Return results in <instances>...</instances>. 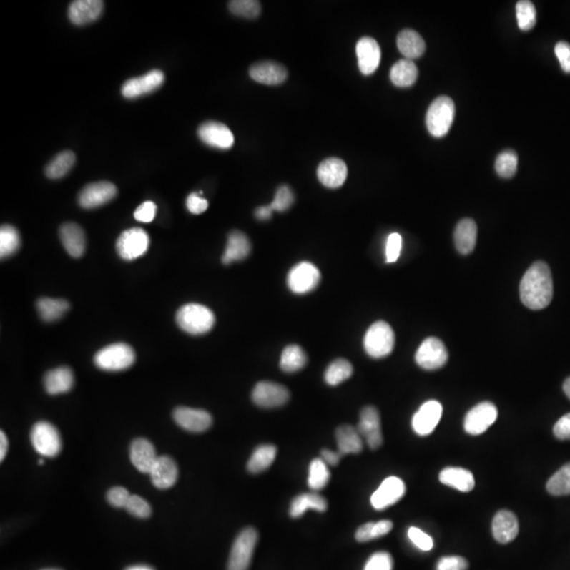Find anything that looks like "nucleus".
<instances>
[{
    "label": "nucleus",
    "mask_w": 570,
    "mask_h": 570,
    "mask_svg": "<svg viewBox=\"0 0 570 570\" xmlns=\"http://www.w3.org/2000/svg\"><path fill=\"white\" fill-rule=\"evenodd\" d=\"M313 428V410L305 402L282 407L268 423V438L284 446H301Z\"/></svg>",
    "instance_id": "obj_12"
},
{
    "label": "nucleus",
    "mask_w": 570,
    "mask_h": 570,
    "mask_svg": "<svg viewBox=\"0 0 570 570\" xmlns=\"http://www.w3.org/2000/svg\"><path fill=\"white\" fill-rule=\"evenodd\" d=\"M330 161L322 140H305L279 155L261 157L245 169L244 188L252 197H273L315 180Z\"/></svg>",
    "instance_id": "obj_2"
},
{
    "label": "nucleus",
    "mask_w": 570,
    "mask_h": 570,
    "mask_svg": "<svg viewBox=\"0 0 570 570\" xmlns=\"http://www.w3.org/2000/svg\"><path fill=\"white\" fill-rule=\"evenodd\" d=\"M546 416L541 414V410H532V412H520L511 419V435L520 442H534L543 435L546 429Z\"/></svg>",
    "instance_id": "obj_15"
},
{
    "label": "nucleus",
    "mask_w": 570,
    "mask_h": 570,
    "mask_svg": "<svg viewBox=\"0 0 570 570\" xmlns=\"http://www.w3.org/2000/svg\"><path fill=\"white\" fill-rule=\"evenodd\" d=\"M150 326V308L144 303L117 306L91 334V348L100 357H119L142 341Z\"/></svg>",
    "instance_id": "obj_9"
},
{
    "label": "nucleus",
    "mask_w": 570,
    "mask_h": 570,
    "mask_svg": "<svg viewBox=\"0 0 570 570\" xmlns=\"http://www.w3.org/2000/svg\"><path fill=\"white\" fill-rule=\"evenodd\" d=\"M121 482L134 505L146 515H161L171 499V471L159 450L131 446L119 459Z\"/></svg>",
    "instance_id": "obj_8"
},
{
    "label": "nucleus",
    "mask_w": 570,
    "mask_h": 570,
    "mask_svg": "<svg viewBox=\"0 0 570 570\" xmlns=\"http://www.w3.org/2000/svg\"><path fill=\"white\" fill-rule=\"evenodd\" d=\"M501 503L503 489L497 473L484 463L468 461L456 469L444 524L454 530L471 522H484L499 511Z\"/></svg>",
    "instance_id": "obj_7"
},
{
    "label": "nucleus",
    "mask_w": 570,
    "mask_h": 570,
    "mask_svg": "<svg viewBox=\"0 0 570 570\" xmlns=\"http://www.w3.org/2000/svg\"><path fill=\"white\" fill-rule=\"evenodd\" d=\"M298 489V469L284 456L271 454L249 461L239 471L233 484V503L247 520L263 522L289 510Z\"/></svg>",
    "instance_id": "obj_1"
},
{
    "label": "nucleus",
    "mask_w": 570,
    "mask_h": 570,
    "mask_svg": "<svg viewBox=\"0 0 570 570\" xmlns=\"http://www.w3.org/2000/svg\"><path fill=\"white\" fill-rule=\"evenodd\" d=\"M41 494V471L21 450H4L0 459V511L4 518L30 508Z\"/></svg>",
    "instance_id": "obj_10"
},
{
    "label": "nucleus",
    "mask_w": 570,
    "mask_h": 570,
    "mask_svg": "<svg viewBox=\"0 0 570 570\" xmlns=\"http://www.w3.org/2000/svg\"><path fill=\"white\" fill-rule=\"evenodd\" d=\"M404 385H385L379 389L372 400V412L376 421L387 429L406 428L416 416V402L402 393Z\"/></svg>",
    "instance_id": "obj_13"
},
{
    "label": "nucleus",
    "mask_w": 570,
    "mask_h": 570,
    "mask_svg": "<svg viewBox=\"0 0 570 570\" xmlns=\"http://www.w3.org/2000/svg\"><path fill=\"white\" fill-rule=\"evenodd\" d=\"M499 150L513 165L550 171L570 164V136L548 122H520L501 134Z\"/></svg>",
    "instance_id": "obj_6"
},
{
    "label": "nucleus",
    "mask_w": 570,
    "mask_h": 570,
    "mask_svg": "<svg viewBox=\"0 0 570 570\" xmlns=\"http://www.w3.org/2000/svg\"><path fill=\"white\" fill-rule=\"evenodd\" d=\"M456 16L468 30L489 37H511L522 26V9L511 0H465Z\"/></svg>",
    "instance_id": "obj_11"
},
{
    "label": "nucleus",
    "mask_w": 570,
    "mask_h": 570,
    "mask_svg": "<svg viewBox=\"0 0 570 570\" xmlns=\"http://www.w3.org/2000/svg\"><path fill=\"white\" fill-rule=\"evenodd\" d=\"M539 410L548 423H558V425L570 423V370L560 372L553 379L550 395Z\"/></svg>",
    "instance_id": "obj_14"
},
{
    "label": "nucleus",
    "mask_w": 570,
    "mask_h": 570,
    "mask_svg": "<svg viewBox=\"0 0 570 570\" xmlns=\"http://www.w3.org/2000/svg\"><path fill=\"white\" fill-rule=\"evenodd\" d=\"M395 271L412 289L435 298H459L468 292L463 261L444 245L410 244L397 254Z\"/></svg>",
    "instance_id": "obj_4"
},
{
    "label": "nucleus",
    "mask_w": 570,
    "mask_h": 570,
    "mask_svg": "<svg viewBox=\"0 0 570 570\" xmlns=\"http://www.w3.org/2000/svg\"><path fill=\"white\" fill-rule=\"evenodd\" d=\"M235 379L220 364H193L167 374L157 391V406L165 416L184 419L220 404L233 391Z\"/></svg>",
    "instance_id": "obj_3"
},
{
    "label": "nucleus",
    "mask_w": 570,
    "mask_h": 570,
    "mask_svg": "<svg viewBox=\"0 0 570 570\" xmlns=\"http://www.w3.org/2000/svg\"><path fill=\"white\" fill-rule=\"evenodd\" d=\"M207 20L202 0H153L140 7L138 39L153 51H167L193 41Z\"/></svg>",
    "instance_id": "obj_5"
}]
</instances>
